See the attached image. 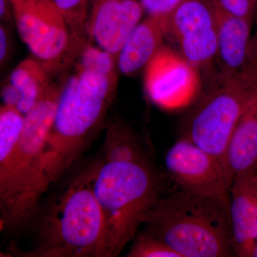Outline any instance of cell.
Returning <instances> with one entry per match:
<instances>
[{"label":"cell","instance_id":"1","mask_svg":"<svg viewBox=\"0 0 257 257\" xmlns=\"http://www.w3.org/2000/svg\"><path fill=\"white\" fill-rule=\"evenodd\" d=\"M62 84L53 125L44 155L49 186L80 157L100 127L117 91L116 61L89 42Z\"/></svg>","mask_w":257,"mask_h":257},{"label":"cell","instance_id":"2","mask_svg":"<svg viewBox=\"0 0 257 257\" xmlns=\"http://www.w3.org/2000/svg\"><path fill=\"white\" fill-rule=\"evenodd\" d=\"M62 86L54 84L31 110L0 109V226L20 229L30 222L49 187L43 160Z\"/></svg>","mask_w":257,"mask_h":257},{"label":"cell","instance_id":"3","mask_svg":"<svg viewBox=\"0 0 257 257\" xmlns=\"http://www.w3.org/2000/svg\"><path fill=\"white\" fill-rule=\"evenodd\" d=\"M143 225L181 257L234 256L229 202L181 189L161 197Z\"/></svg>","mask_w":257,"mask_h":257},{"label":"cell","instance_id":"4","mask_svg":"<svg viewBox=\"0 0 257 257\" xmlns=\"http://www.w3.org/2000/svg\"><path fill=\"white\" fill-rule=\"evenodd\" d=\"M150 161L98 164L94 192L103 217L99 257L119 256L161 197Z\"/></svg>","mask_w":257,"mask_h":257},{"label":"cell","instance_id":"5","mask_svg":"<svg viewBox=\"0 0 257 257\" xmlns=\"http://www.w3.org/2000/svg\"><path fill=\"white\" fill-rule=\"evenodd\" d=\"M99 162L74 177L50 207L32 256L99 257L103 217L94 192Z\"/></svg>","mask_w":257,"mask_h":257},{"label":"cell","instance_id":"6","mask_svg":"<svg viewBox=\"0 0 257 257\" xmlns=\"http://www.w3.org/2000/svg\"><path fill=\"white\" fill-rule=\"evenodd\" d=\"M257 96V58L237 73L221 78L191 115L182 136L224 161L230 137Z\"/></svg>","mask_w":257,"mask_h":257},{"label":"cell","instance_id":"7","mask_svg":"<svg viewBox=\"0 0 257 257\" xmlns=\"http://www.w3.org/2000/svg\"><path fill=\"white\" fill-rule=\"evenodd\" d=\"M13 7L20 38L50 73L73 63L81 50L54 0H25Z\"/></svg>","mask_w":257,"mask_h":257},{"label":"cell","instance_id":"8","mask_svg":"<svg viewBox=\"0 0 257 257\" xmlns=\"http://www.w3.org/2000/svg\"><path fill=\"white\" fill-rule=\"evenodd\" d=\"M165 162L168 175L181 189L229 202L234 179L224 160L181 136L167 151Z\"/></svg>","mask_w":257,"mask_h":257},{"label":"cell","instance_id":"9","mask_svg":"<svg viewBox=\"0 0 257 257\" xmlns=\"http://www.w3.org/2000/svg\"><path fill=\"white\" fill-rule=\"evenodd\" d=\"M166 37L178 45L179 53L197 67L210 64L217 52V29L209 0H183L169 17Z\"/></svg>","mask_w":257,"mask_h":257},{"label":"cell","instance_id":"10","mask_svg":"<svg viewBox=\"0 0 257 257\" xmlns=\"http://www.w3.org/2000/svg\"><path fill=\"white\" fill-rule=\"evenodd\" d=\"M147 95L157 106L175 109L187 106L200 88L199 69L179 52L163 45L145 69Z\"/></svg>","mask_w":257,"mask_h":257},{"label":"cell","instance_id":"11","mask_svg":"<svg viewBox=\"0 0 257 257\" xmlns=\"http://www.w3.org/2000/svg\"><path fill=\"white\" fill-rule=\"evenodd\" d=\"M140 0H90L87 23L89 42H95L116 61L125 41L142 21Z\"/></svg>","mask_w":257,"mask_h":257},{"label":"cell","instance_id":"12","mask_svg":"<svg viewBox=\"0 0 257 257\" xmlns=\"http://www.w3.org/2000/svg\"><path fill=\"white\" fill-rule=\"evenodd\" d=\"M229 215L234 256H253L257 243V172L234 179Z\"/></svg>","mask_w":257,"mask_h":257},{"label":"cell","instance_id":"13","mask_svg":"<svg viewBox=\"0 0 257 257\" xmlns=\"http://www.w3.org/2000/svg\"><path fill=\"white\" fill-rule=\"evenodd\" d=\"M214 10L217 29L216 57L221 67V78H226L237 73L251 60L253 23L228 14L215 6Z\"/></svg>","mask_w":257,"mask_h":257},{"label":"cell","instance_id":"14","mask_svg":"<svg viewBox=\"0 0 257 257\" xmlns=\"http://www.w3.org/2000/svg\"><path fill=\"white\" fill-rule=\"evenodd\" d=\"M166 37L165 25L158 19L147 17L130 34L117 58L119 72L133 76L147 64L163 46Z\"/></svg>","mask_w":257,"mask_h":257},{"label":"cell","instance_id":"15","mask_svg":"<svg viewBox=\"0 0 257 257\" xmlns=\"http://www.w3.org/2000/svg\"><path fill=\"white\" fill-rule=\"evenodd\" d=\"M233 179L257 172V96L240 118L224 156Z\"/></svg>","mask_w":257,"mask_h":257},{"label":"cell","instance_id":"16","mask_svg":"<svg viewBox=\"0 0 257 257\" xmlns=\"http://www.w3.org/2000/svg\"><path fill=\"white\" fill-rule=\"evenodd\" d=\"M50 74L40 61L33 59L22 61L10 74L9 82L22 94L17 109L24 115L31 110L53 85Z\"/></svg>","mask_w":257,"mask_h":257},{"label":"cell","instance_id":"17","mask_svg":"<svg viewBox=\"0 0 257 257\" xmlns=\"http://www.w3.org/2000/svg\"><path fill=\"white\" fill-rule=\"evenodd\" d=\"M103 152L104 162L149 161L135 132L119 120L108 123Z\"/></svg>","mask_w":257,"mask_h":257},{"label":"cell","instance_id":"18","mask_svg":"<svg viewBox=\"0 0 257 257\" xmlns=\"http://www.w3.org/2000/svg\"><path fill=\"white\" fill-rule=\"evenodd\" d=\"M90 0H54L70 30L74 42L82 50L89 43L87 23Z\"/></svg>","mask_w":257,"mask_h":257},{"label":"cell","instance_id":"19","mask_svg":"<svg viewBox=\"0 0 257 257\" xmlns=\"http://www.w3.org/2000/svg\"><path fill=\"white\" fill-rule=\"evenodd\" d=\"M127 257H181L167 243L147 231L136 234Z\"/></svg>","mask_w":257,"mask_h":257},{"label":"cell","instance_id":"20","mask_svg":"<svg viewBox=\"0 0 257 257\" xmlns=\"http://www.w3.org/2000/svg\"><path fill=\"white\" fill-rule=\"evenodd\" d=\"M211 3L228 14L251 23L257 15V0H211Z\"/></svg>","mask_w":257,"mask_h":257},{"label":"cell","instance_id":"21","mask_svg":"<svg viewBox=\"0 0 257 257\" xmlns=\"http://www.w3.org/2000/svg\"><path fill=\"white\" fill-rule=\"evenodd\" d=\"M183 0H140L147 17L158 19L165 25L172 12Z\"/></svg>","mask_w":257,"mask_h":257},{"label":"cell","instance_id":"22","mask_svg":"<svg viewBox=\"0 0 257 257\" xmlns=\"http://www.w3.org/2000/svg\"><path fill=\"white\" fill-rule=\"evenodd\" d=\"M11 51V35L6 26L2 24L0 26V63L2 67L9 60Z\"/></svg>","mask_w":257,"mask_h":257},{"label":"cell","instance_id":"23","mask_svg":"<svg viewBox=\"0 0 257 257\" xmlns=\"http://www.w3.org/2000/svg\"><path fill=\"white\" fill-rule=\"evenodd\" d=\"M3 104L6 106L18 108L19 103L22 99L20 90L9 81L3 86L1 92Z\"/></svg>","mask_w":257,"mask_h":257},{"label":"cell","instance_id":"24","mask_svg":"<svg viewBox=\"0 0 257 257\" xmlns=\"http://www.w3.org/2000/svg\"><path fill=\"white\" fill-rule=\"evenodd\" d=\"M0 18L5 23L15 21L14 7L10 0H0Z\"/></svg>","mask_w":257,"mask_h":257},{"label":"cell","instance_id":"25","mask_svg":"<svg viewBox=\"0 0 257 257\" xmlns=\"http://www.w3.org/2000/svg\"><path fill=\"white\" fill-rule=\"evenodd\" d=\"M13 3V5L17 4V3H21V2L24 1V0H10Z\"/></svg>","mask_w":257,"mask_h":257},{"label":"cell","instance_id":"26","mask_svg":"<svg viewBox=\"0 0 257 257\" xmlns=\"http://www.w3.org/2000/svg\"><path fill=\"white\" fill-rule=\"evenodd\" d=\"M253 256L257 257V243L256 245V248H255L254 253H253Z\"/></svg>","mask_w":257,"mask_h":257},{"label":"cell","instance_id":"27","mask_svg":"<svg viewBox=\"0 0 257 257\" xmlns=\"http://www.w3.org/2000/svg\"><path fill=\"white\" fill-rule=\"evenodd\" d=\"M253 46H254L255 48H256V50L257 51V41H256L255 42H253Z\"/></svg>","mask_w":257,"mask_h":257},{"label":"cell","instance_id":"28","mask_svg":"<svg viewBox=\"0 0 257 257\" xmlns=\"http://www.w3.org/2000/svg\"><path fill=\"white\" fill-rule=\"evenodd\" d=\"M209 1H210V2H211V0H209Z\"/></svg>","mask_w":257,"mask_h":257}]
</instances>
